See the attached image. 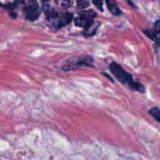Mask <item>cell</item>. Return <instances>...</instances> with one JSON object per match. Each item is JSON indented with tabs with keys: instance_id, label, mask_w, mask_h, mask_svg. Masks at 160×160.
Here are the masks:
<instances>
[{
	"instance_id": "obj_5",
	"label": "cell",
	"mask_w": 160,
	"mask_h": 160,
	"mask_svg": "<svg viewBox=\"0 0 160 160\" xmlns=\"http://www.w3.org/2000/svg\"><path fill=\"white\" fill-rule=\"evenodd\" d=\"M96 13L92 9L81 11L76 17L73 18L75 25L82 28H87L94 23Z\"/></svg>"
},
{
	"instance_id": "obj_9",
	"label": "cell",
	"mask_w": 160,
	"mask_h": 160,
	"mask_svg": "<svg viewBox=\"0 0 160 160\" xmlns=\"http://www.w3.org/2000/svg\"><path fill=\"white\" fill-rule=\"evenodd\" d=\"M150 115L156 119V121L160 122V109L157 107H154V108H151L148 111Z\"/></svg>"
},
{
	"instance_id": "obj_10",
	"label": "cell",
	"mask_w": 160,
	"mask_h": 160,
	"mask_svg": "<svg viewBox=\"0 0 160 160\" xmlns=\"http://www.w3.org/2000/svg\"><path fill=\"white\" fill-rule=\"evenodd\" d=\"M77 5L80 9H85L89 6V0H76Z\"/></svg>"
},
{
	"instance_id": "obj_8",
	"label": "cell",
	"mask_w": 160,
	"mask_h": 160,
	"mask_svg": "<svg viewBox=\"0 0 160 160\" xmlns=\"http://www.w3.org/2000/svg\"><path fill=\"white\" fill-rule=\"evenodd\" d=\"M99 25L100 23H95V22H94V23L92 24L91 26H89L88 28H84L82 34L84 35V36H86V37H92V36L95 35V34L96 33Z\"/></svg>"
},
{
	"instance_id": "obj_4",
	"label": "cell",
	"mask_w": 160,
	"mask_h": 160,
	"mask_svg": "<svg viewBox=\"0 0 160 160\" xmlns=\"http://www.w3.org/2000/svg\"><path fill=\"white\" fill-rule=\"evenodd\" d=\"M94 58L92 56H78V57H73L69 59L62 67V69L64 71H73L81 67H94L93 65Z\"/></svg>"
},
{
	"instance_id": "obj_6",
	"label": "cell",
	"mask_w": 160,
	"mask_h": 160,
	"mask_svg": "<svg viewBox=\"0 0 160 160\" xmlns=\"http://www.w3.org/2000/svg\"><path fill=\"white\" fill-rule=\"evenodd\" d=\"M106 3L107 5L108 9L112 15L116 16V17L121 15L122 11L120 10V7L115 0H106Z\"/></svg>"
},
{
	"instance_id": "obj_11",
	"label": "cell",
	"mask_w": 160,
	"mask_h": 160,
	"mask_svg": "<svg viewBox=\"0 0 160 160\" xmlns=\"http://www.w3.org/2000/svg\"><path fill=\"white\" fill-rule=\"evenodd\" d=\"M92 3L95 5V7L97 9H99L101 12H102L103 9V3H104V0H92Z\"/></svg>"
},
{
	"instance_id": "obj_7",
	"label": "cell",
	"mask_w": 160,
	"mask_h": 160,
	"mask_svg": "<svg viewBox=\"0 0 160 160\" xmlns=\"http://www.w3.org/2000/svg\"><path fill=\"white\" fill-rule=\"evenodd\" d=\"M145 35L154 42L159 43L160 42V32L156 29H144L142 30Z\"/></svg>"
},
{
	"instance_id": "obj_1",
	"label": "cell",
	"mask_w": 160,
	"mask_h": 160,
	"mask_svg": "<svg viewBox=\"0 0 160 160\" xmlns=\"http://www.w3.org/2000/svg\"><path fill=\"white\" fill-rule=\"evenodd\" d=\"M42 10L45 13V18L51 28L54 30L60 29L69 24L73 20V16L70 13L58 12L51 8L48 0H42Z\"/></svg>"
},
{
	"instance_id": "obj_2",
	"label": "cell",
	"mask_w": 160,
	"mask_h": 160,
	"mask_svg": "<svg viewBox=\"0 0 160 160\" xmlns=\"http://www.w3.org/2000/svg\"><path fill=\"white\" fill-rule=\"evenodd\" d=\"M109 71L112 75L120 81L122 84L127 85L132 90L138 91L140 93L145 92V87L143 84L135 82L131 74L128 73L117 62H112L109 66Z\"/></svg>"
},
{
	"instance_id": "obj_3",
	"label": "cell",
	"mask_w": 160,
	"mask_h": 160,
	"mask_svg": "<svg viewBox=\"0 0 160 160\" xmlns=\"http://www.w3.org/2000/svg\"><path fill=\"white\" fill-rule=\"evenodd\" d=\"M14 6L23 5V12L25 19L31 21L36 20L40 16V8L36 0H14Z\"/></svg>"
},
{
	"instance_id": "obj_12",
	"label": "cell",
	"mask_w": 160,
	"mask_h": 160,
	"mask_svg": "<svg viewBox=\"0 0 160 160\" xmlns=\"http://www.w3.org/2000/svg\"><path fill=\"white\" fill-rule=\"evenodd\" d=\"M155 29L160 32V19L155 23Z\"/></svg>"
}]
</instances>
